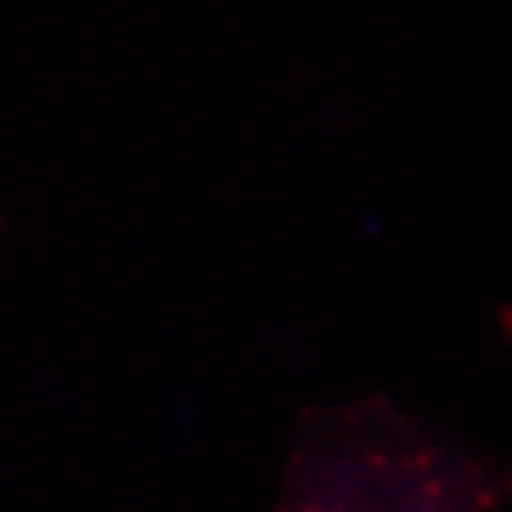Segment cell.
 Wrapping results in <instances>:
<instances>
[{
	"instance_id": "1",
	"label": "cell",
	"mask_w": 512,
	"mask_h": 512,
	"mask_svg": "<svg viewBox=\"0 0 512 512\" xmlns=\"http://www.w3.org/2000/svg\"><path fill=\"white\" fill-rule=\"evenodd\" d=\"M486 482L395 417H348L296 456V512H482Z\"/></svg>"
}]
</instances>
